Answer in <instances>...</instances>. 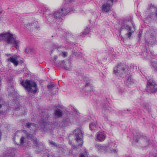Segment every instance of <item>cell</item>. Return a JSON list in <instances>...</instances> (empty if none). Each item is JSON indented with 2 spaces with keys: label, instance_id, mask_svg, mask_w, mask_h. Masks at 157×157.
Listing matches in <instances>:
<instances>
[{
  "label": "cell",
  "instance_id": "obj_1",
  "mask_svg": "<svg viewBox=\"0 0 157 157\" xmlns=\"http://www.w3.org/2000/svg\"><path fill=\"white\" fill-rule=\"evenodd\" d=\"M71 55V50L66 48L60 47L54 49L51 56L52 59L61 65H65L68 63Z\"/></svg>",
  "mask_w": 157,
  "mask_h": 157
},
{
  "label": "cell",
  "instance_id": "obj_2",
  "mask_svg": "<svg viewBox=\"0 0 157 157\" xmlns=\"http://www.w3.org/2000/svg\"><path fill=\"white\" fill-rule=\"evenodd\" d=\"M68 140L72 146L75 147L80 146L83 142V134L82 131L78 128L76 129L70 134Z\"/></svg>",
  "mask_w": 157,
  "mask_h": 157
},
{
  "label": "cell",
  "instance_id": "obj_3",
  "mask_svg": "<svg viewBox=\"0 0 157 157\" xmlns=\"http://www.w3.org/2000/svg\"><path fill=\"white\" fill-rule=\"evenodd\" d=\"M130 72V69L128 66L124 63L117 64L114 68L113 73L116 75L121 77H124Z\"/></svg>",
  "mask_w": 157,
  "mask_h": 157
},
{
  "label": "cell",
  "instance_id": "obj_4",
  "mask_svg": "<svg viewBox=\"0 0 157 157\" xmlns=\"http://www.w3.org/2000/svg\"><path fill=\"white\" fill-rule=\"evenodd\" d=\"M28 139L27 132L25 130L17 131L14 134V141L17 145L21 146L24 144Z\"/></svg>",
  "mask_w": 157,
  "mask_h": 157
},
{
  "label": "cell",
  "instance_id": "obj_5",
  "mask_svg": "<svg viewBox=\"0 0 157 157\" xmlns=\"http://www.w3.org/2000/svg\"><path fill=\"white\" fill-rule=\"evenodd\" d=\"M134 31L133 27L130 22L125 24L121 31V35L124 38H130Z\"/></svg>",
  "mask_w": 157,
  "mask_h": 157
},
{
  "label": "cell",
  "instance_id": "obj_6",
  "mask_svg": "<svg viewBox=\"0 0 157 157\" xmlns=\"http://www.w3.org/2000/svg\"><path fill=\"white\" fill-rule=\"evenodd\" d=\"M22 86L26 90L33 93H35L37 90V87L36 83L31 80H27L21 82Z\"/></svg>",
  "mask_w": 157,
  "mask_h": 157
},
{
  "label": "cell",
  "instance_id": "obj_7",
  "mask_svg": "<svg viewBox=\"0 0 157 157\" xmlns=\"http://www.w3.org/2000/svg\"><path fill=\"white\" fill-rule=\"evenodd\" d=\"M73 150L74 157H88L86 150L80 146L76 147Z\"/></svg>",
  "mask_w": 157,
  "mask_h": 157
},
{
  "label": "cell",
  "instance_id": "obj_8",
  "mask_svg": "<svg viewBox=\"0 0 157 157\" xmlns=\"http://www.w3.org/2000/svg\"><path fill=\"white\" fill-rule=\"evenodd\" d=\"M157 84L154 80L152 79L149 80L147 82L146 90L148 93H155L157 91Z\"/></svg>",
  "mask_w": 157,
  "mask_h": 157
},
{
  "label": "cell",
  "instance_id": "obj_9",
  "mask_svg": "<svg viewBox=\"0 0 157 157\" xmlns=\"http://www.w3.org/2000/svg\"><path fill=\"white\" fill-rule=\"evenodd\" d=\"M53 114L55 118H60L63 116L64 112L61 108L57 107L54 109Z\"/></svg>",
  "mask_w": 157,
  "mask_h": 157
},
{
  "label": "cell",
  "instance_id": "obj_10",
  "mask_svg": "<svg viewBox=\"0 0 157 157\" xmlns=\"http://www.w3.org/2000/svg\"><path fill=\"white\" fill-rule=\"evenodd\" d=\"M25 128L26 130L25 131L27 132H28L30 133H32L34 132L36 129V127L35 124L31 123H27L25 125Z\"/></svg>",
  "mask_w": 157,
  "mask_h": 157
},
{
  "label": "cell",
  "instance_id": "obj_11",
  "mask_svg": "<svg viewBox=\"0 0 157 157\" xmlns=\"http://www.w3.org/2000/svg\"><path fill=\"white\" fill-rule=\"evenodd\" d=\"M68 10L67 9L62 8L56 13L55 14V17L57 18H60L67 13L69 12Z\"/></svg>",
  "mask_w": 157,
  "mask_h": 157
},
{
  "label": "cell",
  "instance_id": "obj_12",
  "mask_svg": "<svg viewBox=\"0 0 157 157\" xmlns=\"http://www.w3.org/2000/svg\"><path fill=\"white\" fill-rule=\"evenodd\" d=\"M147 11L148 16L151 17L156 18V8L153 6L150 7Z\"/></svg>",
  "mask_w": 157,
  "mask_h": 157
},
{
  "label": "cell",
  "instance_id": "obj_13",
  "mask_svg": "<svg viewBox=\"0 0 157 157\" xmlns=\"http://www.w3.org/2000/svg\"><path fill=\"white\" fill-rule=\"evenodd\" d=\"M7 109V105L5 102L0 98V113L6 111Z\"/></svg>",
  "mask_w": 157,
  "mask_h": 157
},
{
  "label": "cell",
  "instance_id": "obj_14",
  "mask_svg": "<svg viewBox=\"0 0 157 157\" xmlns=\"http://www.w3.org/2000/svg\"><path fill=\"white\" fill-rule=\"evenodd\" d=\"M110 4L109 3H104L102 6V9L103 11L105 12H108L111 9Z\"/></svg>",
  "mask_w": 157,
  "mask_h": 157
},
{
  "label": "cell",
  "instance_id": "obj_15",
  "mask_svg": "<svg viewBox=\"0 0 157 157\" xmlns=\"http://www.w3.org/2000/svg\"><path fill=\"white\" fill-rule=\"evenodd\" d=\"M10 61L12 63L15 65L17 66L18 64L17 61L13 58H11L10 59Z\"/></svg>",
  "mask_w": 157,
  "mask_h": 157
},
{
  "label": "cell",
  "instance_id": "obj_16",
  "mask_svg": "<svg viewBox=\"0 0 157 157\" xmlns=\"http://www.w3.org/2000/svg\"><path fill=\"white\" fill-rule=\"evenodd\" d=\"M4 157H14L13 155H10V154H8L6 155H5Z\"/></svg>",
  "mask_w": 157,
  "mask_h": 157
},
{
  "label": "cell",
  "instance_id": "obj_17",
  "mask_svg": "<svg viewBox=\"0 0 157 157\" xmlns=\"http://www.w3.org/2000/svg\"><path fill=\"white\" fill-rule=\"evenodd\" d=\"M1 132H0V140L1 139Z\"/></svg>",
  "mask_w": 157,
  "mask_h": 157
},
{
  "label": "cell",
  "instance_id": "obj_18",
  "mask_svg": "<svg viewBox=\"0 0 157 157\" xmlns=\"http://www.w3.org/2000/svg\"></svg>",
  "mask_w": 157,
  "mask_h": 157
}]
</instances>
